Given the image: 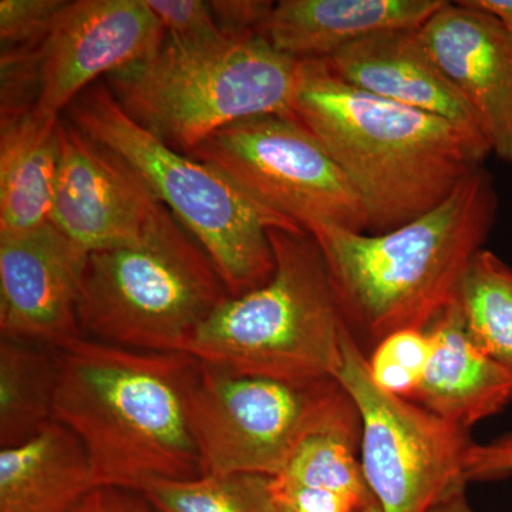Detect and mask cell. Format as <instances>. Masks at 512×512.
<instances>
[{
	"label": "cell",
	"mask_w": 512,
	"mask_h": 512,
	"mask_svg": "<svg viewBox=\"0 0 512 512\" xmlns=\"http://www.w3.org/2000/svg\"><path fill=\"white\" fill-rule=\"evenodd\" d=\"M292 114L349 178L367 234L427 214L493 154L440 117L345 82L325 59L301 60Z\"/></svg>",
	"instance_id": "1"
},
{
	"label": "cell",
	"mask_w": 512,
	"mask_h": 512,
	"mask_svg": "<svg viewBox=\"0 0 512 512\" xmlns=\"http://www.w3.org/2000/svg\"><path fill=\"white\" fill-rule=\"evenodd\" d=\"M500 198L478 165L453 194L384 234L319 225L318 242L350 338L366 357L392 333L426 330L456 301L468 264L484 249Z\"/></svg>",
	"instance_id": "2"
},
{
	"label": "cell",
	"mask_w": 512,
	"mask_h": 512,
	"mask_svg": "<svg viewBox=\"0 0 512 512\" xmlns=\"http://www.w3.org/2000/svg\"><path fill=\"white\" fill-rule=\"evenodd\" d=\"M53 420L76 434L96 487L140 491L151 481L201 476L188 421L198 360L80 338L57 350Z\"/></svg>",
	"instance_id": "3"
},
{
	"label": "cell",
	"mask_w": 512,
	"mask_h": 512,
	"mask_svg": "<svg viewBox=\"0 0 512 512\" xmlns=\"http://www.w3.org/2000/svg\"><path fill=\"white\" fill-rule=\"evenodd\" d=\"M299 64L256 33L205 40L165 36L153 55L103 82L138 126L188 154L237 121L293 117Z\"/></svg>",
	"instance_id": "4"
},
{
	"label": "cell",
	"mask_w": 512,
	"mask_h": 512,
	"mask_svg": "<svg viewBox=\"0 0 512 512\" xmlns=\"http://www.w3.org/2000/svg\"><path fill=\"white\" fill-rule=\"evenodd\" d=\"M274 276L229 296L197 329L187 355L237 375L336 377L348 328L318 242L306 231L269 229Z\"/></svg>",
	"instance_id": "5"
},
{
	"label": "cell",
	"mask_w": 512,
	"mask_h": 512,
	"mask_svg": "<svg viewBox=\"0 0 512 512\" xmlns=\"http://www.w3.org/2000/svg\"><path fill=\"white\" fill-rule=\"evenodd\" d=\"M229 296L210 256L160 202L137 242L89 255L77 312L87 338L187 353L194 333Z\"/></svg>",
	"instance_id": "6"
},
{
	"label": "cell",
	"mask_w": 512,
	"mask_h": 512,
	"mask_svg": "<svg viewBox=\"0 0 512 512\" xmlns=\"http://www.w3.org/2000/svg\"><path fill=\"white\" fill-rule=\"evenodd\" d=\"M64 114L143 178L157 201L210 256L231 296L255 291L274 276L269 229L303 231L258 207L212 168L138 126L103 80L80 94Z\"/></svg>",
	"instance_id": "7"
},
{
	"label": "cell",
	"mask_w": 512,
	"mask_h": 512,
	"mask_svg": "<svg viewBox=\"0 0 512 512\" xmlns=\"http://www.w3.org/2000/svg\"><path fill=\"white\" fill-rule=\"evenodd\" d=\"M188 421L201 476L275 477L312 434L362 431L359 410L336 377L237 375L200 360L188 392Z\"/></svg>",
	"instance_id": "8"
},
{
	"label": "cell",
	"mask_w": 512,
	"mask_h": 512,
	"mask_svg": "<svg viewBox=\"0 0 512 512\" xmlns=\"http://www.w3.org/2000/svg\"><path fill=\"white\" fill-rule=\"evenodd\" d=\"M188 157L296 227L367 232L359 195L325 147L293 117H251L205 138Z\"/></svg>",
	"instance_id": "9"
},
{
	"label": "cell",
	"mask_w": 512,
	"mask_h": 512,
	"mask_svg": "<svg viewBox=\"0 0 512 512\" xmlns=\"http://www.w3.org/2000/svg\"><path fill=\"white\" fill-rule=\"evenodd\" d=\"M336 379L359 410L360 463L382 512H430L467 487L468 431L380 390L349 332Z\"/></svg>",
	"instance_id": "10"
},
{
	"label": "cell",
	"mask_w": 512,
	"mask_h": 512,
	"mask_svg": "<svg viewBox=\"0 0 512 512\" xmlns=\"http://www.w3.org/2000/svg\"><path fill=\"white\" fill-rule=\"evenodd\" d=\"M165 36L146 0L67 2L36 49L35 109L62 117L100 77L153 55Z\"/></svg>",
	"instance_id": "11"
},
{
	"label": "cell",
	"mask_w": 512,
	"mask_h": 512,
	"mask_svg": "<svg viewBox=\"0 0 512 512\" xmlns=\"http://www.w3.org/2000/svg\"><path fill=\"white\" fill-rule=\"evenodd\" d=\"M59 141L50 222L87 254L137 242L160 205L143 178L66 119Z\"/></svg>",
	"instance_id": "12"
},
{
	"label": "cell",
	"mask_w": 512,
	"mask_h": 512,
	"mask_svg": "<svg viewBox=\"0 0 512 512\" xmlns=\"http://www.w3.org/2000/svg\"><path fill=\"white\" fill-rule=\"evenodd\" d=\"M89 255L52 222L0 237L2 338L53 350L84 338L77 309Z\"/></svg>",
	"instance_id": "13"
},
{
	"label": "cell",
	"mask_w": 512,
	"mask_h": 512,
	"mask_svg": "<svg viewBox=\"0 0 512 512\" xmlns=\"http://www.w3.org/2000/svg\"><path fill=\"white\" fill-rule=\"evenodd\" d=\"M427 52L477 117L493 154L512 163V36L467 0L447 2L421 28Z\"/></svg>",
	"instance_id": "14"
},
{
	"label": "cell",
	"mask_w": 512,
	"mask_h": 512,
	"mask_svg": "<svg viewBox=\"0 0 512 512\" xmlns=\"http://www.w3.org/2000/svg\"><path fill=\"white\" fill-rule=\"evenodd\" d=\"M325 60L345 82L440 117L491 148L466 100L427 52L419 28L367 36Z\"/></svg>",
	"instance_id": "15"
},
{
	"label": "cell",
	"mask_w": 512,
	"mask_h": 512,
	"mask_svg": "<svg viewBox=\"0 0 512 512\" xmlns=\"http://www.w3.org/2000/svg\"><path fill=\"white\" fill-rule=\"evenodd\" d=\"M426 330L433 352L410 402L467 431L503 412L512 402V375L474 345L456 301Z\"/></svg>",
	"instance_id": "16"
},
{
	"label": "cell",
	"mask_w": 512,
	"mask_h": 512,
	"mask_svg": "<svg viewBox=\"0 0 512 512\" xmlns=\"http://www.w3.org/2000/svg\"><path fill=\"white\" fill-rule=\"evenodd\" d=\"M446 5V0H282L262 36L295 59H329L367 36L421 28Z\"/></svg>",
	"instance_id": "17"
},
{
	"label": "cell",
	"mask_w": 512,
	"mask_h": 512,
	"mask_svg": "<svg viewBox=\"0 0 512 512\" xmlns=\"http://www.w3.org/2000/svg\"><path fill=\"white\" fill-rule=\"evenodd\" d=\"M62 117L36 109L2 116L0 126V237L50 224Z\"/></svg>",
	"instance_id": "18"
},
{
	"label": "cell",
	"mask_w": 512,
	"mask_h": 512,
	"mask_svg": "<svg viewBox=\"0 0 512 512\" xmlns=\"http://www.w3.org/2000/svg\"><path fill=\"white\" fill-rule=\"evenodd\" d=\"M359 431L308 437L281 473L269 480L276 512H382L367 484Z\"/></svg>",
	"instance_id": "19"
},
{
	"label": "cell",
	"mask_w": 512,
	"mask_h": 512,
	"mask_svg": "<svg viewBox=\"0 0 512 512\" xmlns=\"http://www.w3.org/2000/svg\"><path fill=\"white\" fill-rule=\"evenodd\" d=\"M94 487L83 444L57 421L0 448V512H69Z\"/></svg>",
	"instance_id": "20"
},
{
	"label": "cell",
	"mask_w": 512,
	"mask_h": 512,
	"mask_svg": "<svg viewBox=\"0 0 512 512\" xmlns=\"http://www.w3.org/2000/svg\"><path fill=\"white\" fill-rule=\"evenodd\" d=\"M59 383L57 350L0 339V446L25 443L49 426Z\"/></svg>",
	"instance_id": "21"
},
{
	"label": "cell",
	"mask_w": 512,
	"mask_h": 512,
	"mask_svg": "<svg viewBox=\"0 0 512 512\" xmlns=\"http://www.w3.org/2000/svg\"><path fill=\"white\" fill-rule=\"evenodd\" d=\"M467 335L512 375V268L488 249L468 264L456 295Z\"/></svg>",
	"instance_id": "22"
},
{
	"label": "cell",
	"mask_w": 512,
	"mask_h": 512,
	"mask_svg": "<svg viewBox=\"0 0 512 512\" xmlns=\"http://www.w3.org/2000/svg\"><path fill=\"white\" fill-rule=\"evenodd\" d=\"M271 477L255 474L151 481L138 493L160 512H276Z\"/></svg>",
	"instance_id": "23"
},
{
	"label": "cell",
	"mask_w": 512,
	"mask_h": 512,
	"mask_svg": "<svg viewBox=\"0 0 512 512\" xmlns=\"http://www.w3.org/2000/svg\"><path fill=\"white\" fill-rule=\"evenodd\" d=\"M433 342L427 330H400L366 357L370 379L383 392L409 400L429 366Z\"/></svg>",
	"instance_id": "24"
},
{
	"label": "cell",
	"mask_w": 512,
	"mask_h": 512,
	"mask_svg": "<svg viewBox=\"0 0 512 512\" xmlns=\"http://www.w3.org/2000/svg\"><path fill=\"white\" fill-rule=\"evenodd\" d=\"M66 3V0H2V50L39 46Z\"/></svg>",
	"instance_id": "25"
},
{
	"label": "cell",
	"mask_w": 512,
	"mask_h": 512,
	"mask_svg": "<svg viewBox=\"0 0 512 512\" xmlns=\"http://www.w3.org/2000/svg\"><path fill=\"white\" fill-rule=\"evenodd\" d=\"M160 20L165 35L180 40L214 39L224 35L212 13L210 2L202 0H146Z\"/></svg>",
	"instance_id": "26"
},
{
	"label": "cell",
	"mask_w": 512,
	"mask_h": 512,
	"mask_svg": "<svg viewBox=\"0 0 512 512\" xmlns=\"http://www.w3.org/2000/svg\"><path fill=\"white\" fill-rule=\"evenodd\" d=\"M212 13L222 32L228 35H262L274 9L266 0H212Z\"/></svg>",
	"instance_id": "27"
},
{
	"label": "cell",
	"mask_w": 512,
	"mask_h": 512,
	"mask_svg": "<svg viewBox=\"0 0 512 512\" xmlns=\"http://www.w3.org/2000/svg\"><path fill=\"white\" fill-rule=\"evenodd\" d=\"M512 474V433L490 443L471 444L466 458V478L470 481L495 480Z\"/></svg>",
	"instance_id": "28"
},
{
	"label": "cell",
	"mask_w": 512,
	"mask_h": 512,
	"mask_svg": "<svg viewBox=\"0 0 512 512\" xmlns=\"http://www.w3.org/2000/svg\"><path fill=\"white\" fill-rule=\"evenodd\" d=\"M69 512H160L138 491L94 487Z\"/></svg>",
	"instance_id": "29"
},
{
	"label": "cell",
	"mask_w": 512,
	"mask_h": 512,
	"mask_svg": "<svg viewBox=\"0 0 512 512\" xmlns=\"http://www.w3.org/2000/svg\"><path fill=\"white\" fill-rule=\"evenodd\" d=\"M468 5L494 16L512 36V0H467Z\"/></svg>",
	"instance_id": "30"
},
{
	"label": "cell",
	"mask_w": 512,
	"mask_h": 512,
	"mask_svg": "<svg viewBox=\"0 0 512 512\" xmlns=\"http://www.w3.org/2000/svg\"><path fill=\"white\" fill-rule=\"evenodd\" d=\"M430 512H477L468 503L466 488H460V490L454 491L450 495H447L443 501H440L436 507Z\"/></svg>",
	"instance_id": "31"
}]
</instances>
